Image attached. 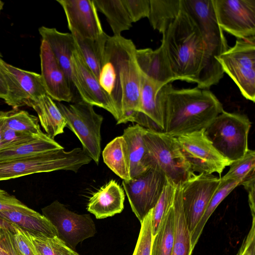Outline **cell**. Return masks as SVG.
<instances>
[{"mask_svg": "<svg viewBox=\"0 0 255 255\" xmlns=\"http://www.w3.org/2000/svg\"><path fill=\"white\" fill-rule=\"evenodd\" d=\"M133 42L122 36L109 37L99 82L113 100L118 114L117 124L132 122L140 112L141 72Z\"/></svg>", "mask_w": 255, "mask_h": 255, "instance_id": "obj_1", "label": "cell"}, {"mask_svg": "<svg viewBox=\"0 0 255 255\" xmlns=\"http://www.w3.org/2000/svg\"><path fill=\"white\" fill-rule=\"evenodd\" d=\"M157 98L163 132L174 137L205 129L224 110L211 91L197 87L176 89L168 83L159 90Z\"/></svg>", "mask_w": 255, "mask_h": 255, "instance_id": "obj_2", "label": "cell"}, {"mask_svg": "<svg viewBox=\"0 0 255 255\" xmlns=\"http://www.w3.org/2000/svg\"><path fill=\"white\" fill-rule=\"evenodd\" d=\"M161 44L176 80L195 82L205 44L198 26L182 9L162 34Z\"/></svg>", "mask_w": 255, "mask_h": 255, "instance_id": "obj_3", "label": "cell"}, {"mask_svg": "<svg viewBox=\"0 0 255 255\" xmlns=\"http://www.w3.org/2000/svg\"><path fill=\"white\" fill-rule=\"evenodd\" d=\"M92 159L82 148H75L70 151L64 148L37 154L0 161V181L24 176L69 170L77 172Z\"/></svg>", "mask_w": 255, "mask_h": 255, "instance_id": "obj_4", "label": "cell"}, {"mask_svg": "<svg viewBox=\"0 0 255 255\" xmlns=\"http://www.w3.org/2000/svg\"><path fill=\"white\" fill-rule=\"evenodd\" d=\"M251 122L245 115L223 110L204 129L216 150L231 162L242 158L248 148Z\"/></svg>", "mask_w": 255, "mask_h": 255, "instance_id": "obj_5", "label": "cell"}, {"mask_svg": "<svg viewBox=\"0 0 255 255\" xmlns=\"http://www.w3.org/2000/svg\"><path fill=\"white\" fill-rule=\"evenodd\" d=\"M143 139L151 166L157 165L167 179L182 185L195 174L182 154L176 137L145 128Z\"/></svg>", "mask_w": 255, "mask_h": 255, "instance_id": "obj_6", "label": "cell"}, {"mask_svg": "<svg viewBox=\"0 0 255 255\" xmlns=\"http://www.w3.org/2000/svg\"><path fill=\"white\" fill-rule=\"evenodd\" d=\"M56 104L66 121V127L78 138L84 152L98 165L102 116L95 112L93 106L82 100L69 104Z\"/></svg>", "mask_w": 255, "mask_h": 255, "instance_id": "obj_7", "label": "cell"}, {"mask_svg": "<svg viewBox=\"0 0 255 255\" xmlns=\"http://www.w3.org/2000/svg\"><path fill=\"white\" fill-rule=\"evenodd\" d=\"M224 71L247 100H255V37L237 39L218 58Z\"/></svg>", "mask_w": 255, "mask_h": 255, "instance_id": "obj_8", "label": "cell"}, {"mask_svg": "<svg viewBox=\"0 0 255 255\" xmlns=\"http://www.w3.org/2000/svg\"><path fill=\"white\" fill-rule=\"evenodd\" d=\"M204 129L180 135L176 140L193 172L221 174L232 162L223 156L206 136Z\"/></svg>", "mask_w": 255, "mask_h": 255, "instance_id": "obj_9", "label": "cell"}, {"mask_svg": "<svg viewBox=\"0 0 255 255\" xmlns=\"http://www.w3.org/2000/svg\"><path fill=\"white\" fill-rule=\"evenodd\" d=\"M41 211L55 228L57 237L74 251L79 243L97 233L90 214H77L58 201L43 207Z\"/></svg>", "mask_w": 255, "mask_h": 255, "instance_id": "obj_10", "label": "cell"}, {"mask_svg": "<svg viewBox=\"0 0 255 255\" xmlns=\"http://www.w3.org/2000/svg\"><path fill=\"white\" fill-rule=\"evenodd\" d=\"M166 182L165 175L156 165L135 177L123 181L132 211L140 222L155 207Z\"/></svg>", "mask_w": 255, "mask_h": 255, "instance_id": "obj_11", "label": "cell"}, {"mask_svg": "<svg viewBox=\"0 0 255 255\" xmlns=\"http://www.w3.org/2000/svg\"><path fill=\"white\" fill-rule=\"evenodd\" d=\"M221 29L246 39L255 37V0H212Z\"/></svg>", "mask_w": 255, "mask_h": 255, "instance_id": "obj_12", "label": "cell"}, {"mask_svg": "<svg viewBox=\"0 0 255 255\" xmlns=\"http://www.w3.org/2000/svg\"><path fill=\"white\" fill-rule=\"evenodd\" d=\"M220 182V178L212 174H199L181 185L182 206L190 234L201 219Z\"/></svg>", "mask_w": 255, "mask_h": 255, "instance_id": "obj_13", "label": "cell"}, {"mask_svg": "<svg viewBox=\"0 0 255 255\" xmlns=\"http://www.w3.org/2000/svg\"><path fill=\"white\" fill-rule=\"evenodd\" d=\"M71 70L72 83L81 99L93 106L104 109L117 121L118 114L113 100L102 87L77 48L71 56Z\"/></svg>", "mask_w": 255, "mask_h": 255, "instance_id": "obj_14", "label": "cell"}, {"mask_svg": "<svg viewBox=\"0 0 255 255\" xmlns=\"http://www.w3.org/2000/svg\"><path fill=\"white\" fill-rule=\"evenodd\" d=\"M65 14L71 33L96 39L104 31L93 0H57Z\"/></svg>", "mask_w": 255, "mask_h": 255, "instance_id": "obj_15", "label": "cell"}, {"mask_svg": "<svg viewBox=\"0 0 255 255\" xmlns=\"http://www.w3.org/2000/svg\"><path fill=\"white\" fill-rule=\"evenodd\" d=\"M41 78L47 94L58 102H74L69 81L49 45L42 40L40 45Z\"/></svg>", "mask_w": 255, "mask_h": 255, "instance_id": "obj_16", "label": "cell"}, {"mask_svg": "<svg viewBox=\"0 0 255 255\" xmlns=\"http://www.w3.org/2000/svg\"><path fill=\"white\" fill-rule=\"evenodd\" d=\"M135 57L141 73L160 86L176 80L161 44L154 50L136 49Z\"/></svg>", "mask_w": 255, "mask_h": 255, "instance_id": "obj_17", "label": "cell"}, {"mask_svg": "<svg viewBox=\"0 0 255 255\" xmlns=\"http://www.w3.org/2000/svg\"><path fill=\"white\" fill-rule=\"evenodd\" d=\"M124 191L114 180L94 193L90 198L87 210L98 219L120 213L124 209Z\"/></svg>", "mask_w": 255, "mask_h": 255, "instance_id": "obj_18", "label": "cell"}, {"mask_svg": "<svg viewBox=\"0 0 255 255\" xmlns=\"http://www.w3.org/2000/svg\"><path fill=\"white\" fill-rule=\"evenodd\" d=\"M42 40L49 45L59 65L66 74L70 84L74 100L78 94L72 83L71 56L76 45L71 33H64L55 28L41 26L39 29Z\"/></svg>", "mask_w": 255, "mask_h": 255, "instance_id": "obj_19", "label": "cell"}, {"mask_svg": "<svg viewBox=\"0 0 255 255\" xmlns=\"http://www.w3.org/2000/svg\"><path fill=\"white\" fill-rule=\"evenodd\" d=\"M145 128L138 124L129 126L124 129L122 135L128 147L131 179L151 167L143 139Z\"/></svg>", "mask_w": 255, "mask_h": 255, "instance_id": "obj_20", "label": "cell"}, {"mask_svg": "<svg viewBox=\"0 0 255 255\" xmlns=\"http://www.w3.org/2000/svg\"><path fill=\"white\" fill-rule=\"evenodd\" d=\"M0 217L29 233L57 236V231L51 222L32 209L29 211H2Z\"/></svg>", "mask_w": 255, "mask_h": 255, "instance_id": "obj_21", "label": "cell"}, {"mask_svg": "<svg viewBox=\"0 0 255 255\" xmlns=\"http://www.w3.org/2000/svg\"><path fill=\"white\" fill-rule=\"evenodd\" d=\"M29 107L36 112L40 125L49 137L54 139L64 132L66 121L56 103L48 95L31 101Z\"/></svg>", "mask_w": 255, "mask_h": 255, "instance_id": "obj_22", "label": "cell"}, {"mask_svg": "<svg viewBox=\"0 0 255 255\" xmlns=\"http://www.w3.org/2000/svg\"><path fill=\"white\" fill-rule=\"evenodd\" d=\"M104 163L123 180H129L130 160L127 143L124 137L117 136L111 141L102 152Z\"/></svg>", "mask_w": 255, "mask_h": 255, "instance_id": "obj_23", "label": "cell"}, {"mask_svg": "<svg viewBox=\"0 0 255 255\" xmlns=\"http://www.w3.org/2000/svg\"><path fill=\"white\" fill-rule=\"evenodd\" d=\"M173 206L174 234L171 255H191L193 249L182 206L181 185L176 187Z\"/></svg>", "mask_w": 255, "mask_h": 255, "instance_id": "obj_24", "label": "cell"}, {"mask_svg": "<svg viewBox=\"0 0 255 255\" xmlns=\"http://www.w3.org/2000/svg\"><path fill=\"white\" fill-rule=\"evenodd\" d=\"M72 34L77 48L85 62L98 79L103 65L106 42L109 36L104 32L96 39H88Z\"/></svg>", "mask_w": 255, "mask_h": 255, "instance_id": "obj_25", "label": "cell"}, {"mask_svg": "<svg viewBox=\"0 0 255 255\" xmlns=\"http://www.w3.org/2000/svg\"><path fill=\"white\" fill-rule=\"evenodd\" d=\"M162 87L141 73L140 112L152 120L163 131L164 118L157 98L158 92Z\"/></svg>", "mask_w": 255, "mask_h": 255, "instance_id": "obj_26", "label": "cell"}, {"mask_svg": "<svg viewBox=\"0 0 255 255\" xmlns=\"http://www.w3.org/2000/svg\"><path fill=\"white\" fill-rule=\"evenodd\" d=\"M149 22L162 34L182 9L181 0H149Z\"/></svg>", "mask_w": 255, "mask_h": 255, "instance_id": "obj_27", "label": "cell"}, {"mask_svg": "<svg viewBox=\"0 0 255 255\" xmlns=\"http://www.w3.org/2000/svg\"><path fill=\"white\" fill-rule=\"evenodd\" d=\"M97 10L103 13L114 36H121L132 26L131 20L122 0H93Z\"/></svg>", "mask_w": 255, "mask_h": 255, "instance_id": "obj_28", "label": "cell"}, {"mask_svg": "<svg viewBox=\"0 0 255 255\" xmlns=\"http://www.w3.org/2000/svg\"><path fill=\"white\" fill-rule=\"evenodd\" d=\"M64 147L45 135L14 146L0 150V161L37 154Z\"/></svg>", "mask_w": 255, "mask_h": 255, "instance_id": "obj_29", "label": "cell"}, {"mask_svg": "<svg viewBox=\"0 0 255 255\" xmlns=\"http://www.w3.org/2000/svg\"><path fill=\"white\" fill-rule=\"evenodd\" d=\"M221 180V179H220ZM241 180H221L216 192L211 198L201 219L191 234L192 249H194L210 217L221 202L238 186Z\"/></svg>", "mask_w": 255, "mask_h": 255, "instance_id": "obj_30", "label": "cell"}, {"mask_svg": "<svg viewBox=\"0 0 255 255\" xmlns=\"http://www.w3.org/2000/svg\"><path fill=\"white\" fill-rule=\"evenodd\" d=\"M174 234V212L172 205L162 220L157 233L153 237L150 255H171Z\"/></svg>", "mask_w": 255, "mask_h": 255, "instance_id": "obj_31", "label": "cell"}, {"mask_svg": "<svg viewBox=\"0 0 255 255\" xmlns=\"http://www.w3.org/2000/svg\"><path fill=\"white\" fill-rule=\"evenodd\" d=\"M0 113L6 128L38 136L45 134L40 129L38 118L25 111L13 109L8 111H0Z\"/></svg>", "mask_w": 255, "mask_h": 255, "instance_id": "obj_32", "label": "cell"}, {"mask_svg": "<svg viewBox=\"0 0 255 255\" xmlns=\"http://www.w3.org/2000/svg\"><path fill=\"white\" fill-rule=\"evenodd\" d=\"M2 64L15 78L31 102L36 101L42 96L47 95L41 75L20 69L6 63L3 60Z\"/></svg>", "mask_w": 255, "mask_h": 255, "instance_id": "obj_33", "label": "cell"}, {"mask_svg": "<svg viewBox=\"0 0 255 255\" xmlns=\"http://www.w3.org/2000/svg\"><path fill=\"white\" fill-rule=\"evenodd\" d=\"M27 233L39 255H78L57 236L48 237L28 232Z\"/></svg>", "mask_w": 255, "mask_h": 255, "instance_id": "obj_34", "label": "cell"}, {"mask_svg": "<svg viewBox=\"0 0 255 255\" xmlns=\"http://www.w3.org/2000/svg\"><path fill=\"white\" fill-rule=\"evenodd\" d=\"M177 185L167 179V182L155 207L152 210V234L157 233L161 222L172 206Z\"/></svg>", "mask_w": 255, "mask_h": 255, "instance_id": "obj_35", "label": "cell"}, {"mask_svg": "<svg viewBox=\"0 0 255 255\" xmlns=\"http://www.w3.org/2000/svg\"><path fill=\"white\" fill-rule=\"evenodd\" d=\"M228 172L221 180H241L242 182L255 175V151L248 149L241 158L231 162Z\"/></svg>", "mask_w": 255, "mask_h": 255, "instance_id": "obj_36", "label": "cell"}, {"mask_svg": "<svg viewBox=\"0 0 255 255\" xmlns=\"http://www.w3.org/2000/svg\"><path fill=\"white\" fill-rule=\"evenodd\" d=\"M0 68L5 77L8 88L7 97L4 101L5 103L13 109L24 106L29 107L31 102L30 98L21 88L15 78L3 65L2 60L0 58Z\"/></svg>", "mask_w": 255, "mask_h": 255, "instance_id": "obj_37", "label": "cell"}, {"mask_svg": "<svg viewBox=\"0 0 255 255\" xmlns=\"http://www.w3.org/2000/svg\"><path fill=\"white\" fill-rule=\"evenodd\" d=\"M152 210L141 223V228L132 255H150L152 234Z\"/></svg>", "mask_w": 255, "mask_h": 255, "instance_id": "obj_38", "label": "cell"}, {"mask_svg": "<svg viewBox=\"0 0 255 255\" xmlns=\"http://www.w3.org/2000/svg\"><path fill=\"white\" fill-rule=\"evenodd\" d=\"M13 240L19 255H39L26 231L13 224Z\"/></svg>", "mask_w": 255, "mask_h": 255, "instance_id": "obj_39", "label": "cell"}, {"mask_svg": "<svg viewBox=\"0 0 255 255\" xmlns=\"http://www.w3.org/2000/svg\"><path fill=\"white\" fill-rule=\"evenodd\" d=\"M43 135L38 136L17 131L4 126L0 150L14 146Z\"/></svg>", "mask_w": 255, "mask_h": 255, "instance_id": "obj_40", "label": "cell"}, {"mask_svg": "<svg viewBox=\"0 0 255 255\" xmlns=\"http://www.w3.org/2000/svg\"><path fill=\"white\" fill-rule=\"evenodd\" d=\"M122 0L132 22H135L142 18L148 17L149 0Z\"/></svg>", "mask_w": 255, "mask_h": 255, "instance_id": "obj_41", "label": "cell"}, {"mask_svg": "<svg viewBox=\"0 0 255 255\" xmlns=\"http://www.w3.org/2000/svg\"><path fill=\"white\" fill-rule=\"evenodd\" d=\"M28 207L13 195L0 189V211L17 210L29 211Z\"/></svg>", "mask_w": 255, "mask_h": 255, "instance_id": "obj_42", "label": "cell"}, {"mask_svg": "<svg viewBox=\"0 0 255 255\" xmlns=\"http://www.w3.org/2000/svg\"><path fill=\"white\" fill-rule=\"evenodd\" d=\"M236 255H255V217H252L251 228Z\"/></svg>", "mask_w": 255, "mask_h": 255, "instance_id": "obj_43", "label": "cell"}, {"mask_svg": "<svg viewBox=\"0 0 255 255\" xmlns=\"http://www.w3.org/2000/svg\"><path fill=\"white\" fill-rule=\"evenodd\" d=\"M0 247L4 255H19L13 243L12 233L7 229H1L0 234Z\"/></svg>", "mask_w": 255, "mask_h": 255, "instance_id": "obj_44", "label": "cell"}, {"mask_svg": "<svg viewBox=\"0 0 255 255\" xmlns=\"http://www.w3.org/2000/svg\"><path fill=\"white\" fill-rule=\"evenodd\" d=\"M243 185L248 193V200L252 217H255V175L243 181Z\"/></svg>", "mask_w": 255, "mask_h": 255, "instance_id": "obj_45", "label": "cell"}, {"mask_svg": "<svg viewBox=\"0 0 255 255\" xmlns=\"http://www.w3.org/2000/svg\"><path fill=\"white\" fill-rule=\"evenodd\" d=\"M8 95V88L5 77L0 68V98L4 101Z\"/></svg>", "mask_w": 255, "mask_h": 255, "instance_id": "obj_46", "label": "cell"}, {"mask_svg": "<svg viewBox=\"0 0 255 255\" xmlns=\"http://www.w3.org/2000/svg\"><path fill=\"white\" fill-rule=\"evenodd\" d=\"M1 229H7L12 233L14 231L13 224L0 217V234Z\"/></svg>", "mask_w": 255, "mask_h": 255, "instance_id": "obj_47", "label": "cell"}, {"mask_svg": "<svg viewBox=\"0 0 255 255\" xmlns=\"http://www.w3.org/2000/svg\"><path fill=\"white\" fill-rule=\"evenodd\" d=\"M4 122L2 118V117L1 116L0 113V147L2 143V130L3 128H4Z\"/></svg>", "mask_w": 255, "mask_h": 255, "instance_id": "obj_48", "label": "cell"}, {"mask_svg": "<svg viewBox=\"0 0 255 255\" xmlns=\"http://www.w3.org/2000/svg\"><path fill=\"white\" fill-rule=\"evenodd\" d=\"M3 5H4L3 2H2L1 0H0V11L2 9Z\"/></svg>", "mask_w": 255, "mask_h": 255, "instance_id": "obj_49", "label": "cell"}, {"mask_svg": "<svg viewBox=\"0 0 255 255\" xmlns=\"http://www.w3.org/2000/svg\"><path fill=\"white\" fill-rule=\"evenodd\" d=\"M0 255H4V254L2 250L0 248Z\"/></svg>", "mask_w": 255, "mask_h": 255, "instance_id": "obj_50", "label": "cell"}, {"mask_svg": "<svg viewBox=\"0 0 255 255\" xmlns=\"http://www.w3.org/2000/svg\"><path fill=\"white\" fill-rule=\"evenodd\" d=\"M78 255H80L78 254Z\"/></svg>", "mask_w": 255, "mask_h": 255, "instance_id": "obj_51", "label": "cell"}]
</instances>
